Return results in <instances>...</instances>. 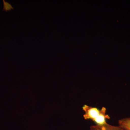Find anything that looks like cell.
Here are the masks:
<instances>
[{"instance_id": "obj_2", "label": "cell", "mask_w": 130, "mask_h": 130, "mask_svg": "<svg viewBox=\"0 0 130 130\" xmlns=\"http://www.w3.org/2000/svg\"><path fill=\"white\" fill-rule=\"evenodd\" d=\"M90 130H124L119 126H115L108 124L103 125H92L90 127Z\"/></svg>"}, {"instance_id": "obj_1", "label": "cell", "mask_w": 130, "mask_h": 130, "mask_svg": "<svg viewBox=\"0 0 130 130\" xmlns=\"http://www.w3.org/2000/svg\"><path fill=\"white\" fill-rule=\"evenodd\" d=\"M82 109L85 112L83 118L85 120H91L93 121L99 116L101 110L95 107H92L85 105L82 107Z\"/></svg>"}, {"instance_id": "obj_4", "label": "cell", "mask_w": 130, "mask_h": 130, "mask_svg": "<svg viewBox=\"0 0 130 130\" xmlns=\"http://www.w3.org/2000/svg\"><path fill=\"white\" fill-rule=\"evenodd\" d=\"M3 11H5L6 12L10 11L12 9H14L12 6L9 3L5 1L4 0L3 1Z\"/></svg>"}, {"instance_id": "obj_3", "label": "cell", "mask_w": 130, "mask_h": 130, "mask_svg": "<svg viewBox=\"0 0 130 130\" xmlns=\"http://www.w3.org/2000/svg\"><path fill=\"white\" fill-rule=\"evenodd\" d=\"M119 126L124 130H130V118H125L119 120Z\"/></svg>"}]
</instances>
